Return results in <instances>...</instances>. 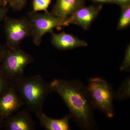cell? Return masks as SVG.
<instances>
[{
	"label": "cell",
	"mask_w": 130,
	"mask_h": 130,
	"mask_svg": "<svg viewBox=\"0 0 130 130\" xmlns=\"http://www.w3.org/2000/svg\"><path fill=\"white\" fill-rule=\"evenodd\" d=\"M50 83L53 91L63 99L70 111V115L83 129H94V109L87 86L78 80L54 79Z\"/></svg>",
	"instance_id": "cell-1"
},
{
	"label": "cell",
	"mask_w": 130,
	"mask_h": 130,
	"mask_svg": "<svg viewBox=\"0 0 130 130\" xmlns=\"http://www.w3.org/2000/svg\"><path fill=\"white\" fill-rule=\"evenodd\" d=\"M12 83L27 109L36 115L42 112L44 101L53 91L50 83L40 75L24 76Z\"/></svg>",
	"instance_id": "cell-2"
},
{
	"label": "cell",
	"mask_w": 130,
	"mask_h": 130,
	"mask_svg": "<svg viewBox=\"0 0 130 130\" xmlns=\"http://www.w3.org/2000/svg\"><path fill=\"white\" fill-rule=\"evenodd\" d=\"M87 88L94 108L98 109L108 118L113 117L115 91L111 85L101 78H91Z\"/></svg>",
	"instance_id": "cell-3"
},
{
	"label": "cell",
	"mask_w": 130,
	"mask_h": 130,
	"mask_svg": "<svg viewBox=\"0 0 130 130\" xmlns=\"http://www.w3.org/2000/svg\"><path fill=\"white\" fill-rule=\"evenodd\" d=\"M28 18L31 28V36L35 45L40 46L43 37L46 33L53 32L55 28L69 25L68 18H62L47 12L41 14L37 12L28 13Z\"/></svg>",
	"instance_id": "cell-4"
},
{
	"label": "cell",
	"mask_w": 130,
	"mask_h": 130,
	"mask_svg": "<svg viewBox=\"0 0 130 130\" xmlns=\"http://www.w3.org/2000/svg\"><path fill=\"white\" fill-rule=\"evenodd\" d=\"M34 61L33 57L20 47L7 48L0 68L12 83L24 76L25 70L29 64Z\"/></svg>",
	"instance_id": "cell-5"
},
{
	"label": "cell",
	"mask_w": 130,
	"mask_h": 130,
	"mask_svg": "<svg viewBox=\"0 0 130 130\" xmlns=\"http://www.w3.org/2000/svg\"><path fill=\"white\" fill-rule=\"evenodd\" d=\"M6 39L7 47L14 49L20 47L21 42L28 37H31V28L28 18H12L7 16L4 20Z\"/></svg>",
	"instance_id": "cell-6"
},
{
	"label": "cell",
	"mask_w": 130,
	"mask_h": 130,
	"mask_svg": "<svg viewBox=\"0 0 130 130\" xmlns=\"http://www.w3.org/2000/svg\"><path fill=\"white\" fill-rule=\"evenodd\" d=\"M24 106L23 101L12 83L0 95V115L4 119L18 111Z\"/></svg>",
	"instance_id": "cell-7"
},
{
	"label": "cell",
	"mask_w": 130,
	"mask_h": 130,
	"mask_svg": "<svg viewBox=\"0 0 130 130\" xmlns=\"http://www.w3.org/2000/svg\"><path fill=\"white\" fill-rule=\"evenodd\" d=\"M102 8V5L81 7L68 18L69 24H73L84 29L88 28Z\"/></svg>",
	"instance_id": "cell-8"
},
{
	"label": "cell",
	"mask_w": 130,
	"mask_h": 130,
	"mask_svg": "<svg viewBox=\"0 0 130 130\" xmlns=\"http://www.w3.org/2000/svg\"><path fill=\"white\" fill-rule=\"evenodd\" d=\"M35 125L28 110L23 109L5 119L3 127L7 130H33Z\"/></svg>",
	"instance_id": "cell-9"
},
{
	"label": "cell",
	"mask_w": 130,
	"mask_h": 130,
	"mask_svg": "<svg viewBox=\"0 0 130 130\" xmlns=\"http://www.w3.org/2000/svg\"><path fill=\"white\" fill-rule=\"evenodd\" d=\"M51 33L52 44L59 49L66 50L88 46L86 42L64 31L59 34H55L53 32Z\"/></svg>",
	"instance_id": "cell-10"
},
{
	"label": "cell",
	"mask_w": 130,
	"mask_h": 130,
	"mask_svg": "<svg viewBox=\"0 0 130 130\" xmlns=\"http://www.w3.org/2000/svg\"><path fill=\"white\" fill-rule=\"evenodd\" d=\"M85 3V0H56L51 13L59 18H67L83 6Z\"/></svg>",
	"instance_id": "cell-11"
},
{
	"label": "cell",
	"mask_w": 130,
	"mask_h": 130,
	"mask_svg": "<svg viewBox=\"0 0 130 130\" xmlns=\"http://www.w3.org/2000/svg\"><path fill=\"white\" fill-rule=\"evenodd\" d=\"M41 125L47 130L71 129L69 121L71 118L70 115H67L60 119H54L47 116L42 111L36 115Z\"/></svg>",
	"instance_id": "cell-12"
},
{
	"label": "cell",
	"mask_w": 130,
	"mask_h": 130,
	"mask_svg": "<svg viewBox=\"0 0 130 130\" xmlns=\"http://www.w3.org/2000/svg\"><path fill=\"white\" fill-rule=\"evenodd\" d=\"M130 96V77H128L115 92V99L123 101L129 98Z\"/></svg>",
	"instance_id": "cell-13"
},
{
	"label": "cell",
	"mask_w": 130,
	"mask_h": 130,
	"mask_svg": "<svg viewBox=\"0 0 130 130\" xmlns=\"http://www.w3.org/2000/svg\"><path fill=\"white\" fill-rule=\"evenodd\" d=\"M121 16L117 26V29L121 30L130 25V5L121 7Z\"/></svg>",
	"instance_id": "cell-14"
},
{
	"label": "cell",
	"mask_w": 130,
	"mask_h": 130,
	"mask_svg": "<svg viewBox=\"0 0 130 130\" xmlns=\"http://www.w3.org/2000/svg\"><path fill=\"white\" fill-rule=\"evenodd\" d=\"M52 0H33L32 8L33 11L37 12L40 11H44L47 12H48V8L51 3Z\"/></svg>",
	"instance_id": "cell-15"
},
{
	"label": "cell",
	"mask_w": 130,
	"mask_h": 130,
	"mask_svg": "<svg viewBox=\"0 0 130 130\" xmlns=\"http://www.w3.org/2000/svg\"><path fill=\"white\" fill-rule=\"evenodd\" d=\"M12 84L11 81L6 76L0 68V95Z\"/></svg>",
	"instance_id": "cell-16"
},
{
	"label": "cell",
	"mask_w": 130,
	"mask_h": 130,
	"mask_svg": "<svg viewBox=\"0 0 130 130\" xmlns=\"http://www.w3.org/2000/svg\"><path fill=\"white\" fill-rule=\"evenodd\" d=\"M9 6L13 11L22 10L26 5L28 0H7Z\"/></svg>",
	"instance_id": "cell-17"
},
{
	"label": "cell",
	"mask_w": 130,
	"mask_h": 130,
	"mask_svg": "<svg viewBox=\"0 0 130 130\" xmlns=\"http://www.w3.org/2000/svg\"><path fill=\"white\" fill-rule=\"evenodd\" d=\"M130 67V45L128 44L126 50L124 60L120 67V70L121 71H129Z\"/></svg>",
	"instance_id": "cell-18"
},
{
	"label": "cell",
	"mask_w": 130,
	"mask_h": 130,
	"mask_svg": "<svg viewBox=\"0 0 130 130\" xmlns=\"http://www.w3.org/2000/svg\"><path fill=\"white\" fill-rule=\"evenodd\" d=\"M110 3H115L121 7L130 5V0H110Z\"/></svg>",
	"instance_id": "cell-19"
},
{
	"label": "cell",
	"mask_w": 130,
	"mask_h": 130,
	"mask_svg": "<svg viewBox=\"0 0 130 130\" xmlns=\"http://www.w3.org/2000/svg\"><path fill=\"white\" fill-rule=\"evenodd\" d=\"M8 8L6 6L0 8V24L3 21H4L5 18L8 11Z\"/></svg>",
	"instance_id": "cell-20"
},
{
	"label": "cell",
	"mask_w": 130,
	"mask_h": 130,
	"mask_svg": "<svg viewBox=\"0 0 130 130\" xmlns=\"http://www.w3.org/2000/svg\"><path fill=\"white\" fill-rule=\"evenodd\" d=\"M7 49L6 46L0 44V63L2 61Z\"/></svg>",
	"instance_id": "cell-21"
},
{
	"label": "cell",
	"mask_w": 130,
	"mask_h": 130,
	"mask_svg": "<svg viewBox=\"0 0 130 130\" xmlns=\"http://www.w3.org/2000/svg\"><path fill=\"white\" fill-rule=\"evenodd\" d=\"M7 3V0H0V8L6 6Z\"/></svg>",
	"instance_id": "cell-22"
},
{
	"label": "cell",
	"mask_w": 130,
	"mask_h": 130,
	"mask_svg": "<svg viewBox=\"0 0 130 130\" xmlns=\"http://www.w3.org/2000/svg\"><path fill=\"white\" fill-rule=\"evenodd\" d=\"M91 1L96 2L110 3V0H91Z\"/></svg>",
	"instance_id": "cell-23"
},
{
	"label": "cell",
	"mask_w": 130,
	"mask_h": 130,
	"mask_svg": "<svg viewBox=\"0 0 130 130\" xmlns=\"http://www.w3.org/2000/svg\"><path fill=\"white\" fill-rule=\"evenodd\" d=\"M4 120L5 119L0 115V129L2 128L3 127Z\"/></svg>",
	"instance_id": "cell-24"
}]
</instances>
